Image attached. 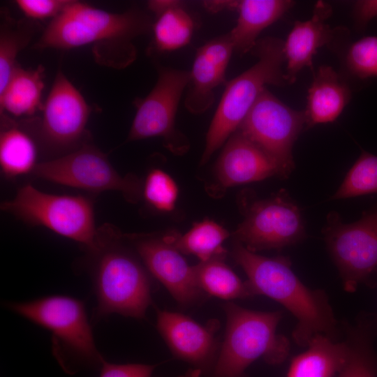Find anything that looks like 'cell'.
I'll return each instance as SVG.
<instances>
[{"mask_svg":"<svg viewBox=\"0 0 377 377\" xmlns=\"http://www.w3.org/2000/svg\"><path fill=\"white\" fill-rule=\"evenodd\" d=\"M341 327L348 353L345 364L334 377H377V355L374 350L377 316L362 313L353 323L343 321Z\"/></svg>","mask_w":377,"mask_h":377,"instance_id":"obj_20","label":"cell"},{"mask_svg":"<svg viewBox=\"0 0 377 377\" xmlns=\"http://www.w3.org/2000/svg\"><path fill=\"white\" fill-rule=\"evenodd\" d=\"M345 64L357 78L377 77V36H364L353 43L346 50Z\"/></svg>","mask_w":377,"mask_h":377,"instance_id":"obj_30","label":"cell"},{"mask_svg":"<svg viewBox=\"0 0 377 377\" xmlns=\"http://www.w3.org/2000/svg\"><path fill=\"white\" fill-rule=\"evenodd\" d=\"M237 242L248 250L281 249L305 237L300 209L284 191L253 203L235 232Z\"/></svg>","mask_w":377,"mask_h":377,"instance_id":"obj_12","label":"cell"},{"mask_svg":"<svg viewBox=\"0 0 377 377\" xmlns=\"http://www.w3.org/2000/svg\"><path fill=\"white\" fill-rule=\"evenodd\" d=\"M228 235V232L221 226L204 220L195 223L183 236L165 237L180 252L194 255L200 262H205L216 257H225L226 251L222 244Z\"/></svg>","mask_w":377,"mask_h":377,"instance_id":"obj_27","label":"cell"},{"mask_svg":"<svg viewBox=\"0 0 377 377\" xmlns=\"http://www.w3.org/2000/svg\"><path fill=\"white\" fill-rule=\"evenodd\" d=\"M142 193L145 200L154 208L170 212L176 204L178 188L169 175L160 169H154L147 175Z\"/></svg>","mask_w":377,"mask_h":377,"instance_id":"obj_31","label":"cell"},{"mask_svg":"<svg viewBox=\"0 0 377 377\" xmlns=\"http://www.w3.org/2000/svg\"><path fill=\"white\" fill-rule=\"evenodd\" d=\"M156 365L129 363L114 364L104 360L100 377H153Z\"/></svg>","mask_w":377,"mask_h":377,"instance_id":"obj_33","label":"cell"},{"mask_svg":"<svg viewBox=\"0 0 377 377\" xmlns=\"http://www.w3.org/2000/svg\"><path fill=\"white\" fill-rule=\"evenodd\" d=\"M219 182L228 187L279 176L276 164L237 130L228 138L216 165Z\"/></svg>","mask_w":377,"mask_h":377,"instance_id":"obj_17","label":"cell"},{"mask_svg":"<svg viewBox=\"0 0 377 377\" xmlns=\"http://www.w3.org/2000/svg\"><path fill=\"white\" fill-rule=\"evenodd\" d=\"M112 229L101 228V240L91 253L97 317L112 313L134 318H145L151 304V283L147 272L120 242Z\"/></svg>","mask_w":377,"mask_h":377,"instance_id":"obj_5","label":"cell"},{"mask_svg":"<svg viewBox=\"0 0 377 377\" xmlns=\"http://www.w3.org/2000/svg\"><path fill=\"white\" fill-rule=\"evenodd\" d=\"M232 256L246 273L254 296L265 295L283 305L296 318L294 341L307 347L316 334L334 341L343 338L341 323L335 317L329 297L322 289L304 285L291 269L288 258H268L236 242Z\"/></svg>","mask_w":377,"mask_h":377,"instance_id":"obj_1","label":"cell"},{"mask_svg":"<svg viewBox=\"0 0 377 377\" xmlns=\"http://www.w3.org/2000/svg\"><path fill=\"white\" fill-rule=\"evenodd\" d=\"M356 25L362 29L377 17V0L357 1L353 10Z\"/></svg>","mask_w":377,"mask_h":377,"instance_id":"obj_34","label":"cell"},{"mask_svg":"<svg viewBox=\"0 0 377 377\" xmlns=\"http://www.w3.org/2000/svg\"><path fill=\"white\" fill-rule=\"evenodd\" d=\"M69 2L67 0H17L16 4L27 17L43 20L54 18Z\"/></svg>","mask_w":377,"mask_h":377,"instance_id":"obj_32","label":"cell"},{"mask_svg":"<svg viewBox=\"0 0 377 377\" xmlns=\"http://www.w3.org/2000/svg\"><path fill=\"white\" fill-rule=\"evenodd\" d=\"M202 372L198 369H190L186 371L183 375H181L178 377H201Z\"/></svg>","mask_w":377,"mask_h":377,"instance_id":"obj_35","label":"cell"},{"mask_svg":"<svg viewBox=\"0 0 377 377\" xmlns=\"http://www.w3.org/2000/svg\"><path fill=\"white\" fill-rule=\"evenodd\" d=\"M44 68L24 69L18 65L0 94L1 114L30 116L43 110L41 96L44 89Z\"/></svg>","mask_w":377,"mask_h":377,"instance_id":"obj_22","label":"cell"},{"mask_svg":"<svg viewBox=\"0 0 377 377\" xmlns=\"http://www.w3.org/2000/svg\"><path fill=\"white\" fill-rule=\"evenodd\" d=\"M1 20L0 31V94L17 67L16 58L29 43L34 28L31 22Z\"/></svg>","mask_w":377,"mask_h":377,"instance_id":"obj_28","label":"cell"},{"mask_svg":"<svg viewBox=\"0 0 377 377\" xmlns=\"http://www.w3.org/2000/svg\"><path fill=\"white\" fill-rule=\"evenodd\" d=\"M332 13L331 6L318 1L313 15L306 21H296L285 42L283 53L286 64L284 72L287 84H293L305 67L312 68L313 58L319 48L334 42L341 29H332L326 20Z\"/></svg>","mask_w":377,"mask_h":377,"instance_id":"obj_16","label":"cell"},{"mask_svg":"<svg viewBox=\"0 0 377 377\" xmlns=\"http://www.w3.org/2000/svg\"><path fill=\"white\" fill-rule=\"evenodd\" d=\"M40 135L50 146L65 148L83 135L90 113L84 97L59 71L43 108Z\"/></svg>","mask_w":377,"mask_h":377,"instance_id":"obj_13","label":"cell"},{"mask_svg":"<svg viewBox=\"0 0 377 377\" xmlns=\"http://www.w3.org/2000/svg\"><path fill=\"white\" fill-rule=\"evenodd\" d=\"M350 98V89L340 75L331 66H320L308 89L306 126L335 121Z\"/></svg>","mask_w":377,"mask_h":377,"instance_id":"obj_19","label":"cell"},{"mask_svg":"<svg viewBox=\"0 0 377 377\" xmlns=\"http://www.w3.org/2000/svg\"><path fill=\"white\" fill-rule=\"evenodd\" d=\"M223 306L226 334L211 377H246V370L258 358L272 365L287 359L289 340L276 332L281 311H253L232 302Z\"/></svg>","mask_w":377,"mask_h":377,"instance_id":"obj_4","label":"cell"},{"mask_svg":"<svg viewBox=\"0 0 377 377\" xmlns=\"http://www.w3.org/2000/svg\"><path fill=\"white\" fill-rule=\"evenodd\" d=\"M294 4L295 1L290 0L225 1L224 9L238 13L236 25L228 33L234 51L240 54L251 52L260 34Z\"/></svg>","mask_w":377,"mask_h":377,"instance_id":"obj_18","label":"cell"},{"mask_svg":"<svg viewBox=\"0 0 377 377\" xmlns=\"http://www.w3.org/2000/svg\"><path fill=\"white\" fill-rule=\"evenodd\" d=\"M348 353L344 339L334 341L316 334L307 350L292 359L286 377H334L345 364Z\"/></svg>","mask_w":377,"mask_h":377,"instance_id":"obj_21","label":"cell"},{"mask_svg":"<svg viewBox=\"0 0 377 377\" xmlns=\"http://www.w3.org/2000/svg\"><path fill=\"white\" fill-rule=\"evenodd\" d=\"M1 207L27 223L82 244L91 253L99 244L101 228L95 226L93 204L84 196L51 194L26 184Z\"/></svg>","mask_w":377,"mask_h":377,"instance_id":"obj_7","label":"cell"},{"mask_svg":"<svg viewBox=\"0 0 377 377\" xmlns=\"http://www.w3.org/2000/svg\"><path fill=\"white\" fill-rule=\"evenodd\" d=\"M0 135V165L4 176L15 178L34 172L37 148L32 138L8 117L2 114Z\"/></svg>","mask_w":377,"mask_h":377,"instance_id":"obj_23","label":"cell"},{"mask_svg":"<svg viewBox=\"0 0 377 377\" xmlns=\"http://www.w3.org/2000/svg\"><path fill=\"white\" fill-rule=\"evenodd\" d=\"M133 244L148 270L179 304L188 306L198 300L202 290L193 266L188 265L166 237H136Z\"/></svg>","mask_w":377,"mask_h":377,"instance_id":"obj_15","label":"cell"},{"mask_svg":"<svg viewBox=\"0 0 377 377\" xmlns=\"http://www.w3.org/2000/svg\"><path fill=\"white\" fill-rule=\"evenodd\" d=\"M195 29L192 16L180 1L156 17L153 22L154 45L159 52H170L188 45Z\"/></svg>","mask_w":377,"mask_h":377,"instance_id":"obj_26","label":"cell"},{"mask_svg":"<svg viewBox=\"0 0 377 377\" xmlns=\"http://www.w3.org/2000/svg\"><path fill=\"white\" fill-rule=\"evenodd\" d=\"M33 175L42 179L92 192L117 191L131 202L140 195V184L121 177L106 155L91 145L57 158L38 163Z\"/></svg>","mask_w":377,"mask_h":377,"instance_id":"obj_10","label":"cell"},{"mask_svg":"<svg viewBox=\"0 0 377 377\" xmlns=\"http://www.w3.org/2000/svg\"><path fill=\"white\" fill-rule=\"evenodd\" d=\"M377 193V156L363 151L332 199Z\"/></svg>","mask_w":377,"mask_h":377,"instance_id":"obj_29","label":"cell"},{"mask_svg":"<svg viewBox=\"0 0 377 377\" xmlns=\"http://www.w3.org/2000/svg\"><path fill=\"white\" fill-rule=\"evenodd\" d=\"M6 306L52 334L53 353L62 369L73 375L84 369H101L105 360L98 350L83 302L54 295L8 302Z\"/></svg>","mask_w":377,"mask_h":377,"instance_id":"obj_3","label":"cell"},{"mask_svg":"<svg viewBox=\"0 0 377 377\" xmlns=\"http://www.w3.org/2000/svg\"><path fill=\"white\" fill-rule=\"evenodd\" d=\"M226 70L210 61L198 48L184 101L186 110L195 114L207 111L214 103L215 89L226 82Z\"/></svg>","mask_w":377,"mask_h":377,"instance_id":"obj_24","label":"cell"},{"mask_svg":"<svg viewBox=\"0 0 377 377\" xmlns=\"http://www.w3.org/2000/svg\"><path fill=\"white\" fill-rule=\"evenodd\" d=\"M153 22L149 15L136 8L116 13L70 1L50 22L34 47L70 50L91 44H110L126 66L135 59L132 40L149 33Z\"/></svg>","mask_w":377,"mask_h":377,"instance_id":"obj_2","label":"cell"},{"mask_svg":"<svg viewBox=\"0 0 377 377\" xmlns=\"http://www.w3.org/2000/svg\"><path fill=\"white\" fill-rule=\"evenodd\" d=\"M189 71L168 67L158 68L157 81L143 98H136V108L128 141L162 137L166 146L177 152L187 148L184 138L175 128V117Z\"/></svg>","mask_w":377,"mask_h":377,"instance_id":"obj_11","label":"cell"},{"mask_svg":"<svg viewBox=\"0 0 377 377\" xmlns=\"http://www.w3.org/2000/svg\"><path fill=\"white\" fill-rule=\"evenodd\" d=\"M304 126V111L290 108L265 88L237 130L269 156L279 177L286 178L294 168L293 146Z\"/></svg>","mask_w":377,"mask_h":377,"instance_id":"obj_9","label":"cell"},{"mask_svg":"<svg viewBox=\"0 0 377 377\" xmlns=\"http://www.w3.org/2000/svg\"><path fill=\"white\" fill-rule=\"evenodd\" d=\"M323 235L344 290L353 293L360 284L371 286L370 276L377 268V207L347 224L330 212Z\"/></svg>","mask_w":377,"mask_h":377,"instance_id":"obj_8","label":"cell"},{"mask_svg":"<svg viewBox=\"0 0 377 377\" xmlns=\"http://www.w3.org/2000/svg\"><path fill=\"white\" fill-rule=\"evenodd\" d=\"M216 257L193 266L198 288L210 295L223 300L245 299L254 296L247 281L239 277Z\"/></svg>","mask_w":377,"mask_h":377,"instance_id":"obj_25","label":"cell"},{"mask_svg":"<svg viewBox=\"0 0 377 377\" xmlns=\"http://www.w3.org/2000/svg\"><path fill=\"white\" fill-rule=\"evenodd\" d=\"M156 326L177 358L202 374L212 373L219 355L214 334L219 328L216 320L202 325L184 314L158 310Z\"/></svg>","mask_w":377,"mask_h":377,"instance_id":"obj_14","label":"cell"},{"mask_svg":"<svg viewBox=\"0 0 377 377\" xmlns=\"http://www.w3.org/2000/svg\"><path fill=\"white\" fill-rule=\"evenodd\" d=\"M251 52L257 61L226 84L207 133L202 163L237 130L267 84H287L282 69L285 62L282 40L259 39Z\"/></svg>","mask_w":377,"mask_h":377,"instance_id":"obj_6","label":"cell"}]
</instances>
